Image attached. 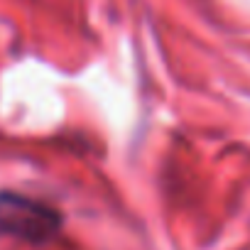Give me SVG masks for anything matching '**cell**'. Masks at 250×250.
<instances>
[{
    "label": "cell",
    "instance_id": "6da1fadb",
    "mask_svg": "<svg viewBox=\"0 0 250 250\" xmlns=\"http://www.w3.org/2000/svg\"><path fill=\"white\" fill-rule=\"evenodd\" d=\"M59 230V213L40 201L0 194V233L42 243Z\"/></svg>",
    "mask_w": 250,
    "mask_h": 250
}]
</instances>
